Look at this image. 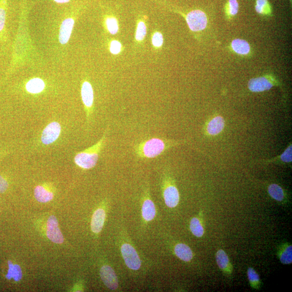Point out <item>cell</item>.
Returning a JSON list of instances; mask_svg holds the SVG:
<instances>
[{
    "mask_svg": "<svg viewBox=\"0 0 292 292\" xmlns=\"http://www.w3.org/2000/svg\"><path fill=\"white\" fill-rule=\"evenodd\" d=\"M248 276L251 285L255 288L256 286L259 284L260 279L258 274L253 269L250 268L248 270Z\"/></svg>",
    "mask_w": 292,
    "mask_h": 292,
    "instance_id": "obj_29",
    "label": "cell"
},
{
    "mask_svg": "<svg viewBox=\"0 0 292 292\" xmlns=\"http://www.w3.org/2000/svg\"><path fill=\"white\" fill-rule=\"evenodd\" d=\"M75 21L73 18H69L65 19L61 24L59 31V41L62 44H67L70 39Z\"/></svg>",
    "mask_w": 292,
    "mask_h": 292,
    "instance_id": "obj_11",
    "label": "cell"
},
{
    "mask_svg": "<svg viewBox=\"0 0 292 292\" xmlns=\"http://www.w3.org/2000/svg\"><path fill=\"white\" fill-rule=\"evenodd\" d=\"M163 198L166 205L170 208H175L179 204V193L176 186L168 184L166 181L163 189Z\"/></svg>",
    "mask_w": 292,
    "mask_h": 292,
    "instance_id": "obj_10",
    "label": "cell"
},
{
    "mask_svg": "<svg viewBox=\"0 0 292 292\" xmlns=\"http://www.w3.org/2000/svg\"><path fill=\"white\" fill-rule=\"evenodd\" d=\"M34 196L38 201L46 203L53 199L54 194L46 186L39 185L34 190Z\"/></svg>",
    "mask_w": 292,
    "mask_h": 292,
    "instance_id": "obj_16",
    "label": "cell"
},
{
    "mask_svg": "<svg viewBox=\"0 0 292 292\" xmlns=\"http://www.w3.org/2000/svg\"><path fill=\"white\" fill-rule=\"evenodd\" d=\"M268 4V0H256L255 6L256 12L259 14L263 13L265 11V9Z\"/></svg>",
    "mask_w": 292,
    "mask_h": 292,
    "instance_id": "obj_31",
    "label": "cell"
},
{
    "mask_svg": "<svg viewBox=\"0 0 292 292\" xmlns=\"http://www.w3.org/2000/svg\"><path fill=\"white\" fill-rule=\"evenodd\" d=\"M81 95L84 107H85V111L86 113L87 120L88 121H90L93 112L94 100H95L93 89L90 82L87 81H84L83 82L81 86Z\"/></svg>",
    "mask_w": 292,
    "mask_h": 292,
    "instance_id": "obj_5",
    "label": "cell"
},
{
    "mask_svg": "<svg viewBox=\"0 0 292 292\" xmlns=\"http://www.w3.org/2000/svg\"><path fill=\"white\" fill-rule=\"evenodd\" d=\"M273 86V84L264 77L252 78L249 83L250 90L253 92L268 91Z\"/></svg>",
    "mask_w": 292,
    "mask_h": 292,
    "instance_id": "obj_12",
    "label": "cell"
},
{
    "mask_svg": "<svg viewBox=\"0 0 292 292\" xmlns=\"http://www.w3.org/2000/svg\"><path fill=\"white\" fill-rule=\"evenodd\" d=\"M9 270L6 278L8 279H14L16 281L21 280L22 277V273L21 267L18 265H13L12 262L9 261Z\"/></svg>",
    "mask_w": 292,
    "mask_h": 292,
    "instance_id": "obj_23",
    "label": "cell"
},
{
    "mask_svg": "<svg viewBox=\"0 0 292 292\" xmlns=\"http://www.w3.org/2000/svg\"><path fill=\"white\" fill-rule=\"evenodd\" d=\"M190 229L192 234L196 237H200L204 235V228L202 227L199 219L196 217L192 219L190 223Z\"/></svg>",
    "mask_w": 292,
    "mask_h": 292,
    "instance_id": "obj_26",
    "label": "cell"
},
{
    "mask_svg": "<svg viewBox=\"0 0 292 292\" xmlns=\"http://www.w3.org/2000/svg\"><path fill=\"white\" fill-rule=\"evenodd\" d=\"M216 260L217 265L222 270H226L230 266L229 257L225 251L220 250L216 254Z\"/></svg>",
    "mask_w": 292,
    "mask_h": 292,
    "instance_id": "obj_24",
    "label": "cell"
},
{
    "mask_svg": "<svg viewBox=\"0 0 292 292\" xmlns=\"http://www.w3.org/2000/svg\"><path fill=\"white\" fill-rule=\"evenodd\" d=\"M8 188L7 181L2 175H0V194H3Z\"/></svg>",
    "mask_w": 292,
    "mask_h": 292,
    "instance_id": "obj_33",
    "label": "cell"
},
{
    "mask_svg": "<svg viewBox=\"0 0 292 292\" xmlns=\"http://www.w3.org/2000/svg\"><path fill=\"white\" fill-rule=\"evenodd\" d=\"M164 38H163L162 33L158 29H155L151 35L152 46L156 52H159L162 49Z\"/></svg>",
    "mask_w": 292,
    "mask_h": 292,
    "instance_id": "obj_22",
    "label": "cell"
},
{
    "mask_svg": "<svg viewBox=\"0 0 292 292\" xmlns=\"http://www.w3.org/2000/svg\"><path fill=\"white\" fill-rule=\"evenodd\" d=\"M8 7V0H0V41L6 39V24Z\"/></svg>",
    "mask_w": 292,
    "mask_h": 292,
    "instance_id": "obj_14",
    "label": "cell"
},
{
    "mask_svg": "<svg viewBox=\"0 0 292 292\" xmlns=\"http://www.w3.org/2000/svg\"><path fill=\"white\" fill-rule=\"evenodd\" d=\"M101 278L109 289L116 290L118 288V280L116 272L111 267L105 265L100 271Z\"/></svg>",
    "mask_w": 292,
    "mask_h": 292,
    "instance_id": "obj_9",
    "label": "cell"
},
{
    "mask_svg": "<svg viewBox=\"0 0 292 292\" xmlns=\"http://www.w3.org/2000/svg\"><path fill=\"white\" fill-rule=\"evenodd\" d=\"M61 132V127L60 123L54 121L44 128L41 140L44 145H48L56 141L60 136Z\"/></svg>",
    "mask_w": 292,
    "mask_h": 292,
    "instance_id": "obj_7",
    "label": "cell"
},
{
    "mask_svg": "<svg viewBox=\"0 0 292 292\" xmlns=\"http://www.w3.org/2000/svg\"><path fill=\"white\" fill-rule=\"evenodd\" d=\"M108 131V129L105 131L101 139L96 144L77 154L74 157V161L78 166L88 170L96 166L100 153L105 145Z\"/></svg>",
    "mask_w": 292,
    "mask_h": 292,
    "instance_id": "obj_2",
    "label": "cell"
},
{
    "mask_svg": "<svg viewBox=\"0 0 292 292\" xmlns=\"http://www.w3.org/2000/svg\"><path fill=\"white\" fill-rule=\"evenodd\" d=\"M121 253L128 268L133 270H139L141 262L136 250L130 244H125L121 246Z\"/></svg>",
    "mask_w": 292,
    "mask_h": 292,
    "instance_id": "obj_6",
    "label": "cell"
},
{
    "mask_svg": "<svg viewBox=\"0 0 292 292\" xmlns=\"http://www.w3.org/2000/svg\"><path fill=\"white\" fill-rule=\"evenodd\" d=\"M45 88V83L39 78H33L26 84V88L28 92L32 94H39L42 92Z\"/></svg>",
    "mask_w": 292,
    "mask_h": 292,
    "instance_id": "obj_20",
    "label": "cell"
},
{
    "mask_svg": "<svg viewBox=\"0 0 292 292\" xmlns=\"http://www.w3.org/2000/svg\"><path fill=\"white\" fill-rule=\"evenodd\" d=\"M230 13L235 16L239 11V3L237 0H229Z\"/></svg>",
    "mask_w": 292,
    "mask_h": 292,
    "instance_id": "obj_32",
    "label": "cell"
},
{
    "mask_svg": "<svg viewBox=\"0 0 292 292\" xmlns=\"http://www.w3.org/2000/svg\"><path fill=\"white\" fill-rule=\"evenodd\" d=\"M142 216L146 221H150L155 218L156 214L154 203L150 199H146L142 208Z\"/></svg>",
    "mask_w": 292,
    "mask_h": 292,
    "instance_id": "obj_17",
    "label": "cell"
},
{
    "mask_svg": "<svg viewBox=\"0 0 292 292\" xmlns=\"http://www.w3.org/2000/svg\"><path fill=\"white\" fill-rule=\"evenodd\" d=\"M233 49L237 53L246 55L250 51V46L248 42L241 39H235L232 43Z\"/></svg>",
    "mask_w": 292,
    "mask_h": 292,
    "instance_id": "obj_21",
    "label": "cell"
},
{
    "mask_svg": "<svg viewBox=\"0 0 292 292\" xmlns=\"http://www.w3.org/2000/svg\"><path fill=\"white\" fill-rule=\"evenodd\" d=\"M122 43L117 39H112L109 44V50L113 55L117 56L123 51Z\"/></svg>",
    "mask_w": 292,
    "mask_h": 292,
    "instance_id": "obj_27",
    "label": "cell"
},
{
    "mask_svg": "<svg viewBox=\"0 0 292 292\" xmlns=\"http://www.w3.org/2000/svg\"><path fill=\"white\" fill-rule=\"evenodd\" d=\"M46 233L48 239L54 243L61 244L64 242L63 236L55 216H49L47 221Z\"/></svg>",
    "mask_w": 292,
    "mask_h": 292,
    "instance_id": "obj_8",
    "label": "cell"
},
{
    "mask_svg": "<svg viewBox=\"0 0 292 292\" xmlns=\"http://www.w3.org/2000/svg\"><path fill=\"white\" fill-rule=\"evenodd\" d=\"M147 19L143 15L137 16L133 47L135 50H139L144 46L147 34Z\"/></svg>",
    "mask_w": 292,
    "mask_h": 292,
    "instance_id": "obj_4",
    "label": "cell"
},
{
    "mask_svg": "<svg viewBox=\"0 0 292 292\" xmlns=\"http://www.w3.org/2000/svg\"><path fill=\"white\" fill-rule=\"evenodd\" d=\"M53 1L58 3H65L68 2L70 0H53Z\"/></svg>",
    "mask_w": 292,
    "mask_h": 292,
    "instance_id": "obj_34",
    "label": "cell"
},
{
    "mask_svg": "<svg viewBox=\"0 0 292 292\" xmlns=\"http://www.w3.org/2000/svg\"><path fill=\"white\" fill-rule=\"evenodd\" d=\"M105 218L106 214L103 210L98 209L95 212L91 222V229L94 233L97 234L101 231Z\"/></svg>",
    "mask_w": 292,
    "mask_h": 292,
    "instance_id": "obj_15",
    "label": "cell"
},
{
    "mask_svg": "<svg viewBox=\"0 0 292 292\" xmlns=\"http://www.w3.org/2000/svg\"><path fill=\"white\" fill-rule=\"evenodd\" d=\"M225 126L224 118L221 116H216L208 123L206 131L209 135L215 136L223 131Z\"/></svg>",
    "mask_w": 292,
    "mask_h": 292,
    "instance_id": "obj_13",
    "label": "cell"
},
{
    "mask_svg": "<svg viewBox=\"0 0 292 292\" xmlns=\"http://www.w3.org/2000/svg\"><path fill=\"white\" fill-rule=\"evenodd\" d=\"M279 159L284 162H292V145L291 144L279 157Z\"/></svg>",
    "mask_w": 292,
    "mask_h": 292,
    "instance_id": "obj_30",
    "label": "cell"
},
{
    "mask_svg": "<svg viewBox=\"0 0 292 292\" xmlns=\"http://www.w3.org/2000/svg\"><path fill=\"white\" fill-rule=\"evenodd\" d=\"M182 142L153 137L137 143L134 147V150L136 156L140 159H154L170 148L181 144Z\"/></svg>",
    "mask_w": 292,
    "mask_h": 292,
    "instance_id": "obj_1",
    "label": "cell"
},
{
    "mask_svg": "<svg viewBox=\"0 0 292 292\" xmlns=\"http://www.w3.org/2000/svg\"><path fill=\"white\" fill-rule=\"evenodd\" d=\"M105 23L107 31L112 36H116L119 32V22L116 16L108 15L105 18Z\"/></svg>",
    "mask_w": 292,
    "mask_h": 292,
    "instance_id": "obj_18",
    "label": "cell"
},
{
    "mask_svg": "<svg viewBox=\"0 0 292 292\" xmlns=\"http://www.w3.org/2000/svg\"><path fill=\"white\" fill-rule=\"evenodd\" d=\"M175 251L176 255L182 261L189 262L193 258L191 249L185 244H177L175 247Z\"/></svg>",
    "mask_w": 292,
    "mask_h": 292,
    "instance_id": "obj_19",
    "label": "cell"
},
{
    "mask_svg": "<svg viewBox=\"0 0 292 292\" xmlns=\"http://www.w3.org/2000/svg\"><path fill=\"white\" fill-rule=\"evenodd\" d=\"M269 194L274 199L281 201L284 199V192L282 188L276 184H272L268 188Z\"/></svg>",
    "mask_w": 292,
    "mask_h": 292,
    "instance_id": "obj_25",
    "label": "cell"
},
{
    "mask_svg": "<svg viewBox=\"0 0 292 292\" xmlns=\"http://www.w3.org/2000/svg\"><path fill=\"white\" fill-rule=\"evenodd\" d=\"M292 246L287 247L280 255V259L282 263L284 264H290L292 263Z\"/></svg>",
    "mask_w": 292,
    "mask_h": 292,
    "instance_id": "obj_28",
    "label": "cell"
},
{
    "mask_svg": "<svg viewBox=\"0 0 292 292\" xmlns=\"http://www.w3.org/2000/svg\"><path fill=\"white\" fill-rule=\"evenodd\" d=\"M185 19L191 30L193 32H199L206 27L207 18L205 13L200 10H194L188 13Z\"/></svg>",
    "mask_w": 292,
    "mask_h": 292,
    "instance_id": "obj_3",
    "label": "cell"
}]
</instances>
